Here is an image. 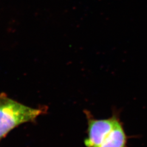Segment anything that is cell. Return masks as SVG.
<instances>
[{"label":"cell","mask_w":147,"mask_h":147,"mask_svg":"<svg viewBox=\"0 0 147 147\" xmlns=\"http://www.w3.org/2000/svg\"><path fill=\"white\" fill-rule=\"evenodd\" d=\"M87 121L86 147H128L126 135L119 114L115 112L106 119H96L84 111Z\"/></svg>","instance_id":"1"},{"label":"cell","mask_w":147,"mask_h":147,"mask_svg":"<svg viewBox=\"0 0 147 147\" xmlns=\"http://www.w3.org/2000/svg\"><path fill=\"white\" fill-rule=\"evenodd\" d=\"M45 107L32 108L3 95L0 96V140L16 127L35 121Z\"/></svg>","instance_id":"2"}]
</instances>
